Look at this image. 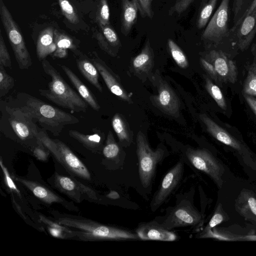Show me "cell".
Listing matches in <instances>:
<instances>
[{
	"label": "cell",
	"instance_id": "bcb514c9",
	"mask_svg": "<svg viewBox=\"0 0 256 256\" xmlns=\"http://www.w3.org/2000/svg\"><path fill=\"white\" fill-rule=\"evenodd\" d=\"M256 8V0H253L250 6L244 12L242 16L235 23L234 28L238 26L243 18L248 15L249 14L252 12Z\"/></svg>",
	"mask_w": 256,
	"mask_h": 256
},
{
	"label": "cell",
	"instance_id": "ee69618b",
	"mask_svg": "<svg viewBox=\"0 0 256 256\" xmlns=\"http://www.w3.org/2000/svg\"><path fill=\"white\" fill-rule=\"evenodd\" d=\"M47 228L50 234L54 237L63 239L72 238V236L71 234L60 230L50 226H48Z\"/></svg>",
	"mask_w": 256,
	"mask_h": 256
},
{
	"label": "cell",
	"instance_id": "7402d4cb",
	"mask_svg": "<svg viewBox=\"0 0 256 256\" xmlns=\"http://www.w3.org/2000/svg\"><path fill=\"white\" fill-rule=\"evenodd\" d=\"M78 68L82 75L99 92H102L98 78V72L90 59L78 50L74 54Z\"/></svg>",
	"mask_w": 256,
	"mask_h": 256
},
{
	"label": "cell",
	"instance_id": "ab89813d",
	"mask_svg": "<svg viewBox=\"0 0 256 256\" xmlns=\"http://www.w3.org/2000/svg\"><path fill=\"white\" fill-rule=\"evenodd\" d=\"M194 0H177L168 10V14H181L186 10Z\"/></svg>",
	"mask_w": 256,
	"mask_h": 256
},
{
	"label": "cell",
	"instance_id": "8fae6325",
	"mask_svg": "<svg viewBox=\"0 0 256 256\" xmlns=\"http://www.w3.org/2000/svg\"><path fill=\"white\" fill-rule=\"evenodd\" d=\"M54 184L57 188L76 202L82 200L84 194L89 198L98 199L96 192L88 186L68 176L55 174Z\"/></svg>",
	"mask_w": 256,
	"mask_h": 256
},
{
	"label": "cell",
	"instance_id": "ba28073f",
	"mask_svg": "<svg viewBox=\"0 0 256 256\" xmlns=\"http://www.w3.org/2000/svg\"><path fill=\"white\" fill-rule=\"evenodd\" d=\"M186 156L189 161L196 168L206 174L219 188L222 187L224 168L208 151L190 148L188 150Z\"/></svg>",
	"mask_w": 256,
	"mask_h": 256
},
{
	"label": "cell",
	"instance_id": "83f0119b",
	"mask_svg": "<svg viewBox=\"0 0 256 256\" xmlns=\"http://www.w3.org/2000/svg\"><path fill=\"white\" fill-rule=\"evenodd\" d=\"M218 0H202L198 14L196 26L202 29L208 24Z\"/></svg>",
	"mask_w": 256,
	"mask_h": 256
},
{
	"label": "cell",
	"instance_id": "2e32d148",
	"mask_svg": "<svg viewBox=\"0 0 256 256\" xmlns=\"http://www.w3.org/2000/svg\"><path fill=\"white\" fill-rule=\"evenodd\" d=\"M200 118L205 124L207 131L219 142L236 150L242 154H249L248 150L226 130L204 114Z\"/></svg>",
	"mask_w": 256,
	"mask_h": 256
},
{
	"label": "cell",
	"instance_id": "7bdbcfd3",
	"mask_svg": "<svg viewBox=\"0 0 256 256\" xmlns=\"http://www.w3.org/2000/svg\"><path fill=\"white\" fill-rule=\"evenodd\" d=\"M220 208V205H219L204 230L211 229L224 220V216L221 212Z\"/></svg>",
	"mask_w": 256,
	"mask_h": 256
},
{
	"label": "cell",
	"instance_id": "9a60e30c",
	"mask_svg": "<svg viewBox=\"0 0 256 256\" xmlns=\"http://www.w3.org/2000/svg\"><path fill=\"white\" fill-rule=\"evenodd\" d=\"M183 163L178 162L166 174L152 202V208L161 205L177 186L182 177Z\"/></svg>",
	"mask_w": 256,
	"mask_h": 256
},
{
	"label": "cell",
	"instance_id": "c3c4849f",
	"mask_svg": "<svg viewBox=\"0 0 256 256\" xmlns=\"http://www.w3.org/2000/svg\"><path fill=\"white\" fill-rule=\"evenodd\" d=\"M244 0H234L233 2V11L234 16L238 13L243 4Z\"/></svg>",
	"mask_w": 256,
	"mask_h": 256
},
{
	"label": "cell",
	"instance_id": "f35d334b",
	"mask_svg": "<svg viewBox=\"0 0 256 256\" xmlns=\"http://www.w3.org/2000/svg\"><path fill=\"white\" fill-rule=\"evenodd\" d=\"M0 166L4 174V182L7 185L8 187L12 191H14L15 192H16V194L20 197H21L20 191L16 186L15 183L14 182V180L12 178V177L10 176L7 168L3 164L2 158H0Z\"/></svg>",
	"mask_w": 256,
	"mask_h": 256
},
{
	"label": "cell",
	"instance_id": "cb8c5ba5",
	"mask_svg": "<svg viewBox=\"0 0 256 256\" xmlns=\"http://www.w3.org/2000/svg\"><path fill=\"white\" fill-rule=\"evenodd\" d=\"M60 66L72 84L76 88L80 96L91 108L94 110L98 111L100 108V106L92 93L87 86L69 68L63 64Z\"/></svg>",
	"mask_w": 256,
	"mask_h": 256
},
{
	"label": "cell",
	"instance_id": "f1b7e54d",
	"mask_svg": "<svg viewBox=\"0 0 256 256\" xmlns=\"http://www.w3.org/2000/svg\"><path fill=\"white\" fill-rule=\"evenodd\" d=\"M153 57L152 50L148 40H147L144 48L140 52L133 60L134 68L138 70H144L151 64Z\"/></svg>",
	"mask_w": 256,
	"mask_h": 256
},
{
	"label": "cell",
	"instance_id": "484cf974",
	"mask_svg": "<svg viewBox=\"0 0 256 256\" xmlns=\"http://www.w3.org/2000/svg\"><path fill=\"white\" fill-rule=\"evenodd\" d=\"M54 41L56 50L52 56L56 58H65L68 55V50H70L74 54L79 50L78 49V44L72 37L58 30L54 31Z\"/></svg>",
	"mask_w": 256,
	"mask_h": 256
},
{
	"label": "cell",
	"instance_id": "d4e9b609",
	"mask_svg": "<svg viewBox=\"0 0 256 256\" xmlns=\"http://www.w3.org/2000/svg\"><path fill=\"white\" fill-rule=\"evenodd\" d=\"M54 30L52 27L44 29L39 34L36 42V52L40 61L42 62L56 50L54 41Z\"/></svg>",
	"mask_w": 256,
	"mask_h": 256
},
{
	"label": "cell",
	"instance_id": "f546056e",
	"mask_svg": "<svg viewBox=\"0 0 256 256\" xmlns=\"http://www.w3.org/2000/svg\"><path fill=\"white\" fill-rule=\"evenodd\" d=\"M112 128L120 142H128L130 134L126 122L119 114H116L112 120Z\"/></svg>",
	"mask_w": 256,
	"mask_h": 256
},
{
	"label": "cell",
	"instance_id": "d6986e66",
	"mask_svg": "<svg viewBox=\"0 0 256 256\" xmlns=\"http://www.w3.org/2000/svg\"><path fill=\"white\" fill-rule=\"evenodd\" d=\"M12 177L14 180L27 188L36 198L44 202L50 204L55 202L60 203L66 208L68 207L67 206H70L69 203L64 199L40 184L16 176Z\"/></svg>",
	"mask_w": 256,
	"mask_h": 256
},
{
	"label": "cell",
	"instance_id": "7c38bea8",
	"mask_svg": "<svg viewBox=\"0 0 256 256\" xmlns=\"http://www.w3.org/2000/svg\"><path fill=\"white\" fill-rule=\"evenodd\" d=\"M158 108L167 114L175 116L179 114L180 100L173 90L164 81L158 85V94L152 97Z\"/></svg>",
	"mask_w": 256,
	"mask_h": 256
},
{
	"label": "cell",
	"instance_id": "e575fe53",
	"mask_svg": "<svg viewBox=\"0 0 256 256\" xmlns=\"http://www.w3.org/2000/svg\"><path fill=\"white\" fill-rule=\"evenodd\" d=\"M14 86V78L6 72L4 66H0V97L7 94Z\"/></svg>",
	"mask_w": 256,
	"mask_h": 256
},
{
	"label": "cell",
	"instance_id": "d6a6232c",
	"mask_svg": "<svg viewBox=\"0 0 256 256\" xmlns=\"http://www.w3.org/2000/svg\"><path fill=\"white\" fill-rule=\"evenodd\" d=\"M110 8L107 0H98L96 12V22L98 26L110 24Z\"/></svg>",
	"mask_w": 256,
	"mask_h": 256
},
{
	"label": "cell",
	"instance_id": "8992f818",
	"mask_svg": "<svg viewBox=\"0 0 256 256\" xmlns=\"http://www.w3.org/2000/svg\"><path fill=\"white\" fill-rule=\"evenodd\" d=\"M1 21L20 70H28L32 64L30 52L20 29L2 0H0Z\"/></svg>",
	"mask_w": 256,
	"mask_h": 256
},
{
	"label": "cell",
	"instance_id": "9c48e42d",
	"mask_svg": "<svg viewBox=\"0 0 256 256\" xmlns=\"http://www.w3.org/2000/svg\"><path fill=\"white\" fill-rule=\"evenodd\" d=\"M230 0H222L202 35L204 40L218 42L228 35Z\"/></svg>",
	"mask_w": 256,
	"mask_h": 256
},
{
	"label": "cell",
	"instance_id": "44dd1931",
	"mask_svg": "<svg viewBox=\"0 0 256 256\" xmlns=\"http://www.w3.org/2000/svg\"><path fill=\"white\" fill-rule=\"evenodd\" d=\"M236 210L246 219L256 222V198L250 190L244 189L235 200Z\"/></svg>",
	"mask_w": 256,
	"mask_h": 256
},
{
	"label": "cell",
	"instance_id": "7a4b0ae2",
	"mask_svg": "<svg viewBox=\"0 0 256 256\" xmlns=\"http://www.w3.org/2000/svg\"><path fill=\"white\" fill-rule=\"evenodd\" d=\"M0 130L6 136L24 144L37 145L41 129L34 120L18 108L1 101Z\"/></svg>",
	"mask_w": 256,
	"mask_h": 256
},
{
	"label": "cell",
	"instance_id": "5b68a950",
	"mask_svg": "<svg viewBox=\"0 0 256 256\" xmlns=\"http://www.w3.org/2000/svg\"><path fill=\"white\" fill-rule=\"evenodd\" d=\"M38 137L54 157L72 175L90 180V174L84 164L63 142L58 139H52L44 130H41Z\"/></svg>",
	"mask_w": 256,
	"mask_h": 256
},
{
	"label": "cell",
	"instance_id": "52a82bcc",
	"mask_svg": "<svg viewBox=\"0 0 256 256\" xmlns=\"http://www.w3.org/2000/svg\"><path fill=\"white\" fill-rule=\"evenodd\" d=\"M136 142L139 176L142 186L146 188L151 184L156 164L162 159L163 152L160 149L152 150L141 132L138 133Z\"/></svg>",
	"mask_w": 256,
	"mask_h": 256
},
{
	"label": "cell",
	"instance_id": "836d02e7",
	"mask_svg": "<svg viewBox=\"0 0 256 256\" xmlns=\"http://www.w3.org/2000/svg\"><path fill=\"white\" fill-rule=\"evenodd\" d=\"M244 94L256 96V62L249 68L244 84Z\"/></svg>",
	"mask_w": 256,
	"mask_h": 256
},
{
	"label": "cell",
	"instance_id": "6da1fadb",
	"mask_svg": "<svg viewBox=\"0 0 256 256\" xmlns=\"http://www.w3.org/2000/svg\"><path fill=\"white\" fill-rule=\"evenodd\" d=\"M13 103L12 106L36 120L43 130L54 136H58L66 126L79 122L74 116L25 92L18 93Z\"/></svg>",
	"mask_w": 256,
	"mask_h": 256
},
{
	"label": "cell",
	"instance_id": "5bb4252c",
	"mask_svg": "<svg viewBox=\"0 0 256 256\" xmlns=\"http://www.w3.org/2000/svg\"><path fill=\"white\" fill-rule=\"evenodd\" d=\"M92 55L93 56L90 60L96 68L108 90L112 93L121 99L129 103H132L130 96L124 90L118 81L112 70L105 62L98 56L96 53L93 52Z\"/></svg>",
	"mask_w": 256,
	"mask_h": 256
},
{
	"label": "cell",
	"instance_id": "8d00e7d4",
	"mask_svg": "<svg viewBox=\"0 0 256 256\" xmlns=\"http://www.w3.org/2000/svg\"><path fill=\"white\" fill-rule=\"evenodd\" d=\"M120 152V148L114 140L111 131L108 134L106 144L102 149V153L105 157L108 158H116Z\"/></svg>",
	"mask_w": 256,
	"mask_h": 256
},
{
	"label": "cell",
	"instance_id": "d590c367",
	"mask_svg": "<svg viewBox=\"0 0 256 256\" xmlns=\"http://www.w3.org/2000/svg\"><path fill=\"white\" fill-rule=\"evenodd\" d=\"M61 11L66 18L72 24H76L80 20L76 10L68 0H58Z\"/></svg>",
	"mask_w": 256,
	"mask_h": 256
},
{
	"label": "cell",
	"instance_id": "ac0fdd59",
	"mask_svg": "<svg viewBox=\"0 0 256 256\" xmlns=\"http://www.w3.org/2000/svg\"><path fill=\"white\" fill-rule=\"evenodd\" d=\"M136 232L142 240L172 242L177 239L176 234L154 222L140 224Z\"/></svg>",
	"mask_w": 256,
	"mask_h": 256
},
{
	"label": "cell",
	"instance_id": "277c9868",
	"mask_svg": "<svg viewBox=\"0 0 256 256\" xmlns=\"http://www.w3.org/2000/svg\"><path fill=\"white\" fill-rule=\"evenodd\" d=\"M44 72L51 78L46 89L40 94L58 106L75 112H86L88 104L64 80L58 71L46 59L42 62Z\"/></svg>",
	"mask_w": 256,
	"mask_h": 256
},
{
	"label": "cell",
	"instance_id": "4dcf8cb0",
	"mask_svg": "<svg viewBox=\"0 0 256 256\" xmlns=\"http://www.w3.org/2000/svg\"><path fill=\"white\" fill-rule=\"evenodd\" d=\"M167 44L170 55L177 65L182 68H186L188 62L182 50L171 38L168 40Z\"/></svg>",
	"mask_w": 256,
	"mask_h": 256
},
{
	"label": "cell",
	"instance_id": "7dc6e473",
	"mask_svg": "<svg viewBox=\"0 0 256 256\" xmlns=\"http://www.w3.org/2000/svg\"><path fill=\"white\" fill-rule=\"evenodd\" d=\"M244 96L250 108L256 116V98L253 96L244 94Z\"/></svg>",
	"mask_w": 256,
	"mask_h": 256
},
{
	"label": "cell",
	"instance_id": "4fadbf2b",
	"mask_svg": "<svg viewBox=\"0 0 256 256\" xmlns=\"http://www.w3.org/2000/svg\"><path fill=\"white\" fill-rule=\"evenodd\" d=\"M214 66L218 80L224 82L234 83L237 80L238 70L236 64L221 51L213 50L208 54Z\"/></svg>",
	"mask_w": 256,
	"mask_h": 256
},
{
	"label": "cell",
	"instance_id": "3957f363",
	"mask_svg": "<svg viewBox=\"0 0 256 256\" xmlns=\"http://www.w3.org/2000/svg\"><path fill=\"white\" fill-rule=\"evenodd\" d=\"M57 222L71 229L73 238L82 240L140 239L136 233L79 217L60 216Z\"/></svg>",
	"mask_w": 256,
	"mask_h": 256
},
{
	"label": "cell",
	"instance_id": "b9f144b4",
	"mask_svg": "<svg viewBox=\"0 0 256 256\" xmlns=\"http://www.w3.org/2000/svg\"><path fill=\"white\" fill-rule=\"evenodd\" d=\"M50 151L38 138L37 145L34 148L33 154L39 160L44 161L48 159Z\"/></svg>",
	"mask_w": 256,
	"mask_h": 256
},
{
	"label": "cell",
	"instance_id": "e0dca14e",
	"mask_svg": "<svg viewBox=\"0 0 256 256\" xmlns=\"http://www.w3.org/2000/svg\"><path fill=\"white\" fill-rule=\"evenodd\" d=\"M94 36L100 48L109 55L114 56L121 46L119 37L110 24L99 26L96 29Z\"/></svg>",
	"mask_w": 256,
	"mask_h": 256
},
{
	"label": "cell",
	"instance_id": "681fc988",
	"mask_svg": "<svg viewBox=\"0 0 256 256\" xmlns=\"http://www.w3.org/2000/svg\"><path fill=\"white\" fill-rule=\"evenodd\" d=\"M106 197L111 199H118L120 198L118 194L114 190H111L107 195Z\"/></svg>",
	"mask_w": 256,
	"mask_h": 256
},
{
	"label": "cell",
	"instance_id": "f907efd6",
	"mask_svg": "<svg viewBox=\"0 0 256 256\" xmlns=\"http://www.w3.org/2000/svg\"><path fill=\"white\" fill-rule=\"evenodd\" d=\"M134 0L138 4V0Z\"/></svg>",
	"mask_w": 256,
	"mask_h": 256
},
{
	"label": "cell",
	"instance_id": "ffe728a7",
	"mask_svg": "<svg viewBox=\"0 0 256 256\" xmlns=\"http://www.w3.org/2000/svg\"><path fill=\"white\" fill-rule=\"evenodd\" d=\"M238 26V44L244 50L249 46L256 34V8L246 16Z\"/></svg>",
	"mask_w": 256,
	"mask_h": 256
},
{
	"label": "cell",
	"instance_id": "f6af8a7d",
	"mask_svg": "<svg viewBox=\"0 0 256 256\" xmlns=\"http://www.w3.org/2000/svg\"><path fill=\"white\" fill-rule=\"evenodd\" d=\"M200 60L202 66L210 76L215 80H217V75L214 68L212 64L203 58H201Z\"/></svg>",
	"mask_w": 256,
	"mask_h": 256
},
{
	"label": "cell",
	"instance_id": "4316f807",
	"mask_svg": "<svg viewBox=\"0 0 256 256\" xmlns=\"http://www.w3.org/2000/svg\"><path fill=\"white\" fill-rule=\"evenodd\" d=\"M68 134L94 152H96L101 149L102 138L98 132L92 134H86L76 130H70L68 132Z\"/></svg>",
	"mask_w": 256,
	"mask_h": 256
},
{
	"label": "cell",
	"instance_id": "74e56055",
	"mask_svg": "<svg viewBox=\"0 0 256 256\" xmlns=\"http://www.w3.org/2000/svg\"><path fill=\"white\" fill-rule=\"evenodd\" d=\"M0 66L11 68L12 62L0 30Z\"/></svg>",
	"mask_w": 256,
	"mask_h": 256
},
{
	"label": "cell",
	"instance_id": "603a6c76",
	"mask_svg": "<svg viewBox=\"0 0 256 256\" xmlns=\"http://www.w3.org/2000/svg\"><path fill=\"white\" fill-rule=\"evenodd\" d=\"M120 1V31L124 36H126L136 22L138 6L134 0Z\"/></svg>",
	"mask_w": 256,
	"mask_h": 256
},
{
	"label": "cell",
	"instance_id": "1f68e13d",
	"mask_svg": "<svg viewBox=\"0 0 256 256\" xmlns=\"http://www.w3.org/2000/svg\"><path fill=\"white\" fill-rule=\"evenodd\" d=\"M205 86L207 92L215 100L217 104L223 110H226V104L224 97L218 86L206 78Z\"/></svg>",
	"mask_w": 256,
	"mask_h": 256
},
{
	"label": "cell",
	"instance_id": "60d3db41",
	"mask_svg": "<svg viewBox=\"0 0 256 256\" xmlns=\"http://www.w3.org/2000/svg\"><path fill=\"white\" fill-rule=\"evenodd\" d=\"M152 0H138V10L142 16L152 18L154 12L152 9Z\"/></svg>",
	"mask_w": 256,
	"mask_h": 256
},
{
	"label": "cell",
	"instance_id": "30bf717a",
	"mask_svg": "<svg viewBox=\"0 0 256 256\" xmlns=\"http://www.w3.org/2000/svg\"><path fill=\"white\" fill-rule=\"evenodd\" d=\"M201 218L200 214L190 204L185 202L176 208L162 226L167 230L194 226Z\"/></svg>",
	"mask_w": 256,
	"mask_h": 256
}]
</instances>
